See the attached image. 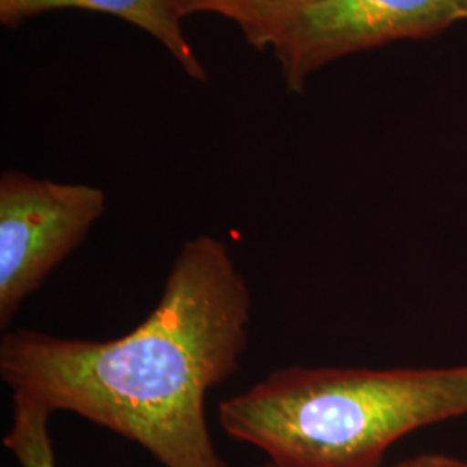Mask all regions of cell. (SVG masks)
<instances>
[{
  "instance_id": "1",
  "label": "cell",
  "mask_w": 467,
  "mask_h": 467,
  "mask_svg": "<svg viewBox=\"0 0 467 467\" xmlns=\"http://www.w3.org/2000/svg\"><path fill=\"white\" fill-rule=\"evenodd\" d=\"M251 293L213 235L185 241L161 298L115 339L35 329L2 336L13 397L71 412L150 451L163 467H229L206 418L208 391L231 379L250 343Z\"/></svg>"
},
{
  "instance_id": "2",
  "label": "cell",
  "mask_w": 467,
  "mask_h": 467,
  "mask_svg": "<svg viewBox=\"0 0 467 467\" xmlns=\"http://www.w3.org/2000/svg\"><path fill=\"white\" fill-rule=\"evenodd\" d=\"M462 416L467 364L287 366L218 405L223 433L293 467H381L403 436Z\"/></svg>"
},
{
  "instance_id": "3",
  "label": "cell",
  "mask_w": 467,
  "mask_h": 467,
  "mask_svg": "<svg viewBox=\"0 0 467 467\" xmlns=\"http://www.w3.org/2000/svg\"><path fill=\"white\" fill-rule=\"evenodd\" d=\"M467 21V0H291L264 26L284 85L301 94L322 67L401 40H428Z\"/></svg>"
},
{
  "instance_id": "4",
  "label": "cell",
  "mask_w": 467,
  "mask_h": 467,
  "mask_svg": "<svg viewBox=\"0 0 467 467\" xmlns=\"http://www.w3.org/2000/svg\"><path fill=\"white\" fill-rule=\"evenodd\" d=\"M106 192L87 184L0 175V327H7L54 268L84 243L106 212Z\"/></svg>"
},
{
  "instance_id": "5",
  "label": "cell",
  "mask_w": 467,
  "mask_h": 467,
  "mask_svg": "<svg viewBox=\"0 0 467 467\" xmlns=\"http://www.w3.org/2000/svg\"><path fill=\"white\" fill-rule=\"evenodd\" d=\"M67 9L99 13L130 23L158 40L187 77L196 82L208 80L206 69L185 36V17L175 0H0V25L13 30L35 17Z\"/></svg>"
},
{
  "instance_id": "6",
  "label": "cell",
  "mask_w": 467,
  "mask_h": 467,
  "mask_svg": "<svg viewBox=\"0 0 467 467\" xmlns=\"http://www.w3.org/2000/svg\"><path fill=\"white\" fill-rule=\"evenodd\" d=\"M52 416L34 401L13 397V422L4 436V447L19 467H57L49 428Z\"/></svg>"
},
{
  "instance_id": "7",
  "label": "cell",
  "mask_w": 467,
  "mask_h": 467,
  "mask_svg": "<svg viewBox=\"0 0 467 467\" xmlns=\"http://www.w3.org/2000/svg\"><path fill=\"white\" fill-rule=\"evenodd\" d=\"M182 16L218 15L235 23L244 40L254 46L264 26L291 0H175Z\"/></svg>"
},
{
  "instance_id": "8",
  "label": "cell",
  "mask_w": 467,
  "mask_h": 467,
  "mask_svg": "<svg viewBox=\"0 0 467 467\" xmlns=\"http://www.w3.org/2000/svg\"><path fill=\"white\" fill-rule=\"evenodd\" d=\"M391 467H467V461L445 453H419Z\"/></svg>"
},
{
  "instance_id": "9",
  "label": "cell",
  "mask_w": 467,
  "mask_h": 467,
  "mask_svg": "<svg viewBox=\"0 0 467 467\" xmlns=\"http://www.w3.org/2000/svg\"><path fill=\"white\" fill-rule=\"evenodd\" d=\"M258 467H293V466H285V464H279V462H274V461H270L267 459L264 464H260Z\"/></svg>"
}]
</instances>
